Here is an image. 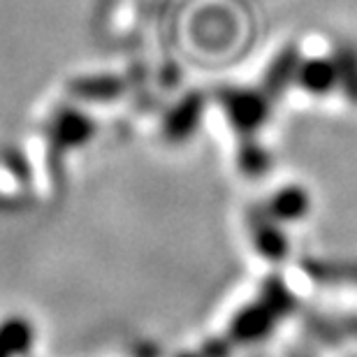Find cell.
<instances>
[{
    "label": "cell",
    "mask_w": 357,
    "mask_h": 357,
    "mask_svg": "<svg viewBox=\"0 0 357 357\" xmlns=\"http://www.w3.org/2000/svg\"><path fill=\"white\" fill-rule=\"evenodd\" d=\"M297 68H299V56L295 52H290V49L283 52L269 70V77H267L269 86L278 89V93H281V89L288 86V82L297 79Z\"/></svg>",
    "instance_id": "4"
},
{
    "label": "cell",
    "mask_w": 357,
    "mask_h": 357,
    "mask_svg": "<svg viewBox=\"0 0 357 357\" xmlns=\"http://www.w3.org/2000/svg\"><path fill=\"white\" fill-rule=\"evenodd\" d=\"M332 61L337 66L339 86L351 100H357V49L351 45H341L334 52Z\"/></svg>",
    "instance_id": "2"
},
{
    "label": "cell",
    "mask_w": 357,
    "mask_h": 357,
    "mask_svg": "<svg viewBox=\"0 0 357 357\" xmlns=\"http://www.w3.org/2000/svg\"><path fill=\"white\" fill-rule=\"evenodd\" d=\"M299 86L306 93L313 96H327L339 86L337 66L332 59H311V61H299L297 68V79Z\"/></svg>",
    "instance_id": "1"
},
{
    "label": "cell",
    "mask_w": 357,
    "mask_h": 357,
    "mask_svg": "<svg viewBox=\"0 0 357 357\" xmlns=\"http://www.w3.org/2000/svg\"><path fill=\"white\" fill-rule=\"evenodd\" d=\"M230 112L237 123L241 126H253L258 121L265 119L267 102L258 93H237L230 98Z\"/></svg>",
    "instance_id": "3"
}]
</instances>
